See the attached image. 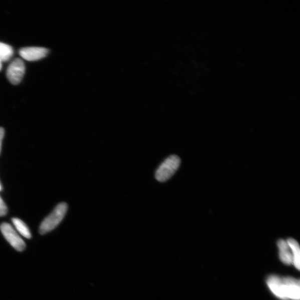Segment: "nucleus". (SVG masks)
<instances>
[{"instance_id":"f257e3e1","label":"nucleus","mask_w":300,"mask_h":300,"mask_svg":"<svg viewBox=\"0 0 300 300\" xmlns=\"http://www.w3.org/2000/svg\"><path fill=\"white\" fill-rule=\"evenodd\" d=\"M267 283L274 295L282 299L299 300V281L292 277L269 276Z\"/></svg>"},{"instance_id":"f03ea898","label":"nucleus","mask_w":300,"mask_h":300,"mask_svg":"<svg viewBox=\"0 0 300 300\" xmlns=\"http://www.w3.org/2000/svg\"><path fill=\"white\" fill-rule=\"evenodd\" d=\"M68 208L67 203L65 202L60 203L43 221L40 226V233L43 235L57 227L63 220L67 212Z\"/></svg>"},{"instance_id":"7ed1b4c3","label":"nucleus","mask_w":300,"mask_h":300,"mask_svg":"<svg viewBox=\"0 0 300 300\" xmlns=\"http://www.w3.org/2000/svg\"><path fill=\"white\" fill-rule=\"evenodd\" d=\"M180 164L179 157L171 155L167 157L157 169L155 172L156 179L159 182H165L170 179L179 169Z\"/></svg>"},{"instance_id":"20e7f679","label":"nucleus","mask_w":300,"mask_h":300,"mask_svg":"<svg viewBox=\"0 0 300 300\" xmlns=\"http://www.w3.org/2000/svg\"><path fill=\"white\" fill-rule=\"evenodd\" d=\"M0 229L5 238L15 249L19 251L24 250L26 246L25 242L11 225L4 223L0 226Z\"/></svg>"},{"instance_id":"39448f33","label":"nucleus","mask_w":300,"mask_h":300,"mask_svg":"<svg viewBox=\"0 0 300 300\" xmlns=\"http://www.w3.org/2000/svg\"><path fill=\"white\" fill-rule=\"evenodd\" d=\"M25 71V66L21 59H15L7 70V77L10 82L17 85L21 82Z\"/></svg>"},{"instance_id":"423d86ee","label":"nucleus","mask_w":300,"mask_h":300,"mask_svg":"<svg viewBox=\"0 0 300 300\" xmlns=\"http://www.w3.org/2000/svg\"><path fill=\"white\" fill-rule=\"evenodd\" d=\"M49 50L42 47H27L20 50L22 58L30 62L42 59L48 55Z\"/></svg>"},{"instance_id":"0eeeda50","label":"nucleus","mask_w":300,"mask_h":300,"mask_svg":"<svg viewBox=\"0 0 300 300\" xmlns=\"http://www.w3.org/2000/svg\"><path fill=\"white\" fill-rule=\"evenodd\" d=\"M277 246L279 248V258L281 261L286 264V265H291L293 263V256L290 251L287 241L283 240H280L278 241Z\"/></svg>"},{"instance_id":"6e6552de","label":"nucleus","mask_w":300,"mask_h":300,"mask_svg":"<svg viewBox=\"0 0 300 300\" xmlns=\"http://www.w3.org/2000/svg\"><path fill=\"white\" fill-rule=\"evenodd\" d=\"M288 245L290 248L293 256V265L299 270V247L298 242L293 238H288L287 240Z\"/></svg>"},{"instance_id":"1a4fd4ad","label":"nucleus","mask_w":300,"mask_h":300,"mask_svg":"<svg viewBox=\"0 0 300 300\" xmlns=\"http://www.w3.org/2000/svg\"><path fill=\"white\" fill-rule=\"evenodd\" d=\"M13 222L15 228L22 236L27 238L32 237V234L29 228L24 221L18 218H13Z\"/></svg>"},{"instance_id":"9d476101","label":"nucleus","mask_w":300,"mask_h":300,"mask_svg":"<svg viewBox=\"0 0 300 300\" xmlns=\"http://www.w3.org/2000/svg\"><path fill=\"white\" fill-rule=\"evenodd\" d=\"M14 55V50L11 46L0 42V60L3 62H8Z\"/></svg>"},{"instance_id":"9b49d317","label":"nucleus","mask_w":300,"mask_h":300,"mask_svg":"<svg viewBox=\"0 0 300 300\" xmlns=\"http://www.w3.org/2000/svg\"><path fill=\"white\" fill-rule=\"evenodd\" d=\"M8 212L7 207L1 197H0V216L7 215Z\"/></svg>"},{"instance_id":"f8f14e48","label":"nucleus","mask_w":300,"mask_h":300,"mask_svg":"<svg viewBox=\"0 0 300 300\" xmlns=\"http://www.w3.org/2000/svg\"><path fill=\"white\" fill-rule=\"evenodd\" d=\"M4 135H5L4 129L2 128H0V154H1V152H2V143H3V140L4 139Z\"/></svg>"},{"instance_id":"ddd939ff","label":"nucleus","mask_w":300,"mask_h":300,"mask_svg":"<svg viewBox=\"0 0 300 300\" xmlns=\"http://www.w3.org/2000/svg\"><path fill=\"white\" fill-rule=\"evenodd\" d=\"M2 69V62H1V60H0V71H1Z\"/></svg>"},{"instance_id":"4468645a","label":"nucleus","mask_w":300,"mask_h":300,"mask_svg":"<svg viewBox=\"0 0 300 300\" xmlns=\"http://www.w3.org/2000/svg\"><path fill=\"white\" fill-rule=\"evenodd\" d=\"M2 190V186H1V184H0V190Z\"/></svg>"}]
</instances>
